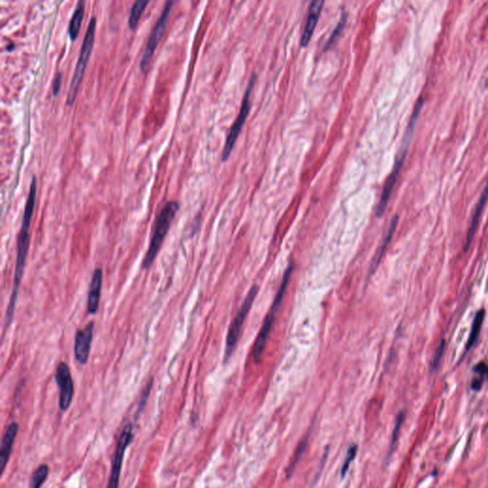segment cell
Listing matches in <instances>:
<instances>
[{
    "label": "cell",
    "instance_id": "obj_18",
    "mask_svg": "<svg viewBox=\"0 0 488 488\" xmlns=\"http://www.w3.org/2000/svg\"><path fill=\"white\" fill-rule=\"evenodd\" d=\"M148 4H149V1L139 0V1H136L134 3V5L132 6L129 20H128V25L131 30H135L137 28V26L140 20L141 15L144 12V10L146 9Z\"/></svg>",
    "mask_w": 488,
    "mask_h": 488
},
{
    "label": "cell",
    "instance_id": "obj_19",
    "mask_svg": "<svg viewBox=\"0 0 488 488\" xmlns=\"http://www.w3.org/2000/svg\"><path fill=\"white\" fill-rule=\"evenodd\" d=\"M484 318H485V311L484 310H480L476 314L475 317H474L472 328H471V332H470L468 341H467V343H466V350H469L473 346V344L475 343L476 340L478 339L480 331H481V327H482V324H483V321H484Z\"/></svg>",
    "mask_w": 488,
    "mask_h": 488
},
{
    "label": "cell",
    "instance_id": "obj_6",
    "mask_svg": "<svg viewBox=\"0 0 488 488\" xmlns=\"http://www.w3.org/2000/svg\"><path fill=\"white\" fill-rule=\"evenodd\" d=\"M259 286L258 285H253L252 288L250 289L249 293L247 295L245 300L240 309V311L238 312L237 316L234 318V320L232 321L231 323V326L229 328V331H228V335H227V338H226V344H225V357H224V362H227V360L231 357L235 347H236V344L238 342V340H239V336H240V332H241V329L243 327V324H244L245 319H246V317L248 316V313L250 312V309L253 305V302L257 296V295L259 293Z\"/></svg>",
    "mask_w": 488,
    "mask_h": 488
},
{
    "label": "cell",
    "instance_id": "obj_11",
    "mask_svg": "<svg viewBox=\"0 0 488 488\" xmlns=\"http://www.w3.org/2000/svg\"><path fill=\"white\" fill-rule=\"evenodd\" d=\"M94 328L95 322L90 321L83 329H79L75 333L73 354L75 361L81 366H85L89 360L94 337Z\"/></svg>",
    "mask_w": 488,
    "mask_h": 488
},
{
    "label": "cell",
    "instance_id": "obj_16",
    "mask_svg": "<svg viewBox=\"0 0 488 488\" xmlns=\"http://www.w3.org/2000/svg\"><path fill=\"white\" fill-rule=\"evenodd\" d=\"M398 220H399V219H398V216H395V217L391 220L390 225H389V228H388L387 233H386V235H385V238H384V239H383V241L382 242L381 246L379 247V249H378V251H377V253H376V255H375V257L373 258V261H372V262H371V266H370V269H369V275H370V276H371L373 273H375L376 269H377V267L379 266V263H380V261H381V260H382V258H383V254H384V251H385V249H386V247H387L388 244L390 243L391 238L393 237L394 232H395V230H396V228H397Z\"/></svg>",
    "mask_w": 488,
    "mask_h": 488
},
{
    "label": "cell",
    "instance_id": "obj_20",
    "mask_svg": "<svg viewBox=\"0 0 488 488\" xmlns=\"http://www.w3.org/2000/svg\"><path fill=\"white\" fill-rule=\"evenodd\" d=\"M474 372L477 374V378L472 381L471 387L473 390H480L485 381L488 379V366L485 363H481L475 366Z\"/></svg>",
    "mask_w": 488,
    "mask_h": 488
},
{
    "label": "cell",
    "instance_id": "obj_25",
    "mask_svg": "<svg viewBox=\"0 0 488 488\" xmlns=\"http://www.w3.org/2000/svg\"><path fill=\"white\" fill-rule=\"evenodd\" d=\"M61 78H62L61 73H57L55 74L53 81H52V96H56L58 94L60 84H61Z\"/></svg>",
    "mask_w": 488,
    "mask_h": 488
},
{
    "label": "cell",
    "instance_id": "obj_24",
    "mask_svg": "<svg viewBox=\"0 0 488 488\" xmlns=\"http://www.w3.org/2000/svg\"><path fill=\"white\" fill-rule=\"evenodd\" d=\"M443 349H444V341L440 342L439 347L437 348V350L435 352L434 360L432 361V370H435L437 368V366H439L440 359H441V355L443 353Z\"/></svg>",
    "mask_w": 488,
    "mask_h": 488
},
{
    "label": "cell",
    "instance_id": "obj_10",
    "mask_svg": "<svg viewBox=\"0 0 488 488\" xmlns=\"http://www.w3.org/2000/svg\"><path fill=\"white\" fill-rule=\"evenodd\" d=\"M132 439H133V427H132V423H128L123 428L122 434L120 436V439L117 442V446H116V450H115V454H114V458H113V463H112L111 474H110L107 488H119L123 457H124L125 451H126L127 447L129 446V444L131 443Z\"/></svg>",
    "mask_w": 488,
    "mask_h": 488
},
{
    "label": "cell",
    "instance_id": "obj_7",
    "mask_svg": "<svg viewBox=\"0 0 488 488\" xmlns=\"http://www.w3.org/2000/svg\"><path fill=\"white\" fill-rule=\"evenodd\" d=\"M256 78H257V75L255 73H253L249 79V82H248V85H247V88H246V91H245V94H244V99H243V102H242V107H241V111H240V114L237 118V120L234 122V124L232 125L230 131H229V134H228V137L226 139V141H225V144H224V147H223V150H222V156H221V159L222 161H226L228 159V157H230L231 155V152L234 148V145L236 143V140L239 137V134L244 126V122H245V120L247 119L248 117V114H249V111H250V96H251V92H252V89L255 85V82H256Z\"/></svg>",
    "mask_w": 488,
    "mask_h": 488
},
{
    "label": "cell",
    "instance_id": "obj_13",
    "mask_svg": "<svg viewBox=\"0 0 488 488\" xmlns=\"http://www.w3.org/2000/svg\"><path fill=\"white\" fill-rule=\"evenodd\" d=\"M102 279L103 273L100 268H96L90 282L88 299H87V311L90 315H95L98 312L101 296L102 288Z\"/></svg>",
    "mask_w": 488,
    "mask_h": 488
},
{
    "label": "cell",
    "instance_id": "obj_14",
    "mask_svg": "<svg viewBox=\"0 0 488 488\" xmlns=\"http://www.w3.org/2000/svg\"><path fill=\"white\" fill-rule=\"evenodd\" d=\"M17 430H18V424L17 422H12L11 424H9L7 426V428L4 432L2 442H1V449H0V461H1V465H2L3 470L8 463L14 441H15V439L17 434Z\"/></svg>",
    "mask_w": 488,
    "mask_h": 488
},
{
    "label": "cell",
    "instance_id": "obj_1",
    "mask_svg": "<svg viewBox=\"0 0 488 488\" xmlns=\"http://www.w3.org/2000/svg\"><path fill=\"white\" fill-rule=\"evenodd\" d=\"M35 196H36V181H35V177L34 176L32 179V182H31L29 195L27 197L26 204H25L22 222H21L20 230H19V233L17 236V261H16V267H15V276H14L13 289H12V294L10 296V301L7 306L5 317H4V327L5 328H7L10 325V323L14 317L18 290H19V286H20V283L22 280V277L24 275L26 260H27L29 247H30V242H31L29 230H30L31 221H32V218H33L34 210H35Z\"/></svg>",
    "mask_w": 488,
    "mask_h": 488
},
{
    "label": "cell",
    "instance_id": "obj_23",
    "mask_svg": "<svg viewBox=\"0 0 488 488\" xmlns=\"http://www.w3.org/2000/svg\"><path fill=\"white\" fill-rule=\"evenodd\" d=\"M356 454H357V446L356 445H352L348 451H347V455H346V458L343 462V464H342V475L344 476L346 471L348 470L349 468V465L351 464V462L354 460V458L356 457Z\"/></svg>",
    "mask_w": 488,
    "mask_h": 488
},
{
    "label": "cell",
    "instance_id": "obj_2",
    "mask_svg": "<svg viewBox=\"0 0 488 488\" xmlns=\"http://www.w3.org/2000/svg\"><path fill=\"white\" fill-rule=\"evenodd\" d=\"M178 209H179V203L175 200H170L164 205V207L161 209L158 216L157 217L153 226L152 236L148 246V250L141 265V268L143 270H147L152 266L154 261L156 260L160 250L161 245L168 234L172 222L174 219Z\"/></svg>",
    "mask_w": 488,
    "mask_h": 488
},
{
    "label": "cell",
    "instance_id": "obj_3",
    "mask_svg": "<svg viewBox=\"0 0 488 488\" xmlns=\"http://www.w3.org/2000/svg\"><path fill=\"white\" fill-rule=\"evenodd\" d=\"M418 116H419V111L418 110H414L413 113H412L410 122L408 123L407 129L405 131V134H404V137H403V139H402V143H401V150H400V152L398 154V157L396 158L394 167H393L389 176L387 177V179H386V181L384 183V186H383V192H382L380 201L378 203L377 210H376V216L378 218L382 217L383 214L385 211V208L387 206V203H388V200H389L392 190H393V188L395 186V183L397 181L399 173L401 171V168L402 166V163H403V160H404V157H405V155H406L407 148L409 146L410 140L412 139V135H413V132H414L416 122H417Z\"/></svg>",
    "mask_w": 488,
    "mask_h": 488
},
{
    "label": "cell",
    "instance_id": "obj_22",
    "mask_svg": "<svg viewBox=\"0 0 488 488\" xmlns=\"http://www.w3.org/2000/svg\"><path fill=\"white\" fill-rule=\"evenodd\" d=\"M346 15L345 14H342V17H341V20L338 22V24L336 26V28L334 29V31L332 32L331 35L329 36L327 42L325 43V47L324 49L327 50L328 48H330L332 46V44L335 42V40L337 39V37L339 36V35L342 33V29L344 28L345 26V22H346Z\"/></svg>",
    "mask_w": 488,
    "mask_h": 488
},
{
    "label": "cell",
    "instance_id": "obj_15",
    "mask_svg": "<svg viewBox=\"0 0 488 488\" xmlns=\"http://www.w3.org/2000/svg\"><path fill=\"white\" fill-rule=\"evenodd\" d=\"M488 200V180L487 182V185L481 195V197L479 199V202L477 203L476 207H475V210H474V213H473V216H472V220H471V223H470V227L468 229V233H467V237H466V244H465V247L467 248L469 246V244H471L473 238H474V235H475V232L477 230V227H478V224H479V221H480V218H481V215L483 213V210L487 204Z\"/></svg>",
    "mask_w": 488,
    "mask_h": 488
},
{
    "label": "cell",
    "instance_id": "obj_8",
    "mask_svg": "<svg viewBox=\"0 0 488 488\" xmlns=\"http://www.w3.org/2000/svg\"><path fill=\"white\" fill-rule=\"evenodd\" d=\"M173 4L174 3L172 1H168L165 3L158 19L157 20L155 26L152 29L151 35H150L149 39L147 41L146 47H145L144 52H143L141 60H140V69L142 72L146 71L147 68L151 62V59L154 55V52L157 49V47L158 46V43L161 39V36H162L164 30H165V27L167 25V21H168V18L170 16Z\"/></svg>",
    "mask_w": 488,
    "mask_h": 488
},
{
    "label": "cell",
    "instance_id": "obj_17",
    "mask_svg": "<svg viewBox=\"0 0 488 488\" xmlns=\"http://www.w3.org/2000/svg\"><path fill=\"white\" fill-rule=\"evenodd\" d=\"M84 12H85V3L83 1H78L73 11V16L68 28V34L71 40H74L78 35L82 19L84 17Z\"/></svg>",
    "mask_w": 488,
    "mask_h": 488
},
{
    "label": "cell",
    "instance_id": "obj_21",
    "mask_svg": "<svg viewBox=\"0 0 488 488\" xmlns=\"http://www.w3.org/2000/svg\"><path fill=\"white\" fill-rule=\"evenodd\" d=\"M49 474V467L46 464H41L33 474L30 488H40L45 483Z\"/></svg>",
    "mask_w": 488,
    "mask_h": 488
},
{
    "label": "cell",
    "instance_id": "obj_9",
    "mask_svg": "<svg viewBox=\"0 0 488 488\" xmlns=\"http://www.w3.org/2000/svg\"><path fill=\"white\" fill-rule=\"evenodd\" d=\"M54 381L58 387V405L66 411L73 401V381L70 367L64 362L58 364L54 372Z\"/></svg>",
    "mask_w": 488,
    "mask_h": 488
},
{
    "label": "cell",
    "instance_id": "obj_12",
    "mask_svg": "<svg viewBox=\"0 0 488 488\" xmlns=\"http://www.w3.org/2000/svg\"><path fill=\"white\" fill-rule=\"evenodd\" d=\"M323 5H324V1H322V0L312 1L310 3L309 9H308L307 18H306L305 25L303 28V32H302V35L300 37V47L305 48L308 45V43L314 34L317 21L319 19V16L322 11Z\"/></svg>",
    "mask_w": 488,
    "mask_h": 488
},
{
    "label": "cell",
    "instance_id": "obj_5",
    "mask_svg": "<svg viewBox=\"0 0 488 488\" xmlns=\"http://www.w3.org/2000/svg\"><path fill=\"white\" fill-rule=\"evenodd\" d=\"M292 270H293L292 264H290L285 270V273H284L283 278L280 282V286H279V291H278V293L276 295V297L273 301L270 312H269L267 317H265V319L262 323V326L260 330V333L257 337V340H256L254 347H253V357L255 358V360H259L264 350V346L267 342L269 334H270V331H271V328H272V325H273V322L275 319V315H276V313L281 303L283 295L287 288V285H288V282L290 279V276L292 274Z\"/></svg>",
    "mask_w": 488,
    "mask_h": 488
},
{
    "label": "cell",
    "instance_id": "obj_4",
    "mask_svg": "<svg viewBox=\"0 0 488 488\" xmlns=\"http://www.w3.org/2000/svg\"><path fill=\"white\" fill-rule=\"evenodd\" d=\"M96 24L97 20L96 17H92L90 19V22L88 25L84 40L82 42V46L79 52L78 59L76 62V66L73 72L72 81L68 90V95L66 99V105L71 106L75 99V97L77 95L78 88L80 86V83L82 81L83 75L85 73V69L88 63V60L91 56V52L94 46L95 42V34H96Z\"/></svg>",
    "mask_w": 488,
    "mask_h": 488
}]
</instances>
